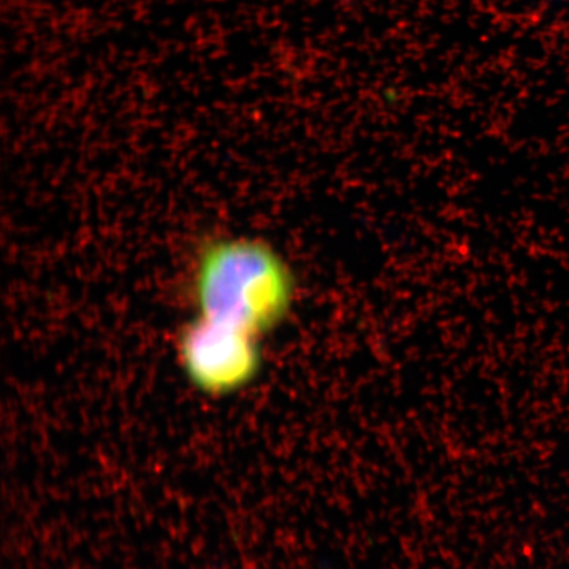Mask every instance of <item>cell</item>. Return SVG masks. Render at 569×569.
<instances>
[{
	"label": "cell",
	"mask_w": 569,
	"mask_h": 569,
	"mask_svg": "<svg viewBox=\"0 0 569 569\" xmlns=\"http://www.w3.org/2000/svg\"><path fill=\"white\" fill-rule=\"evenodd\" d=\"M190 293L198 317L260 338L288 315L295 280L272 247L248 238H220L198 252Z\"/></svg>",
	"instance_id": "1"
},
{
	"label": "cell",
	"mask_w": 569,
	"mask_h": 569,
	"mask_svg": "<svg viewBox=\"0 0 569 569\" xmlns=\"http://www.w3.org/2000/svg\"><path fill=\"white\" fill-rule=\"evenodd\" d=\"M259 337L196 316L182 327L178 353L191 382L211 395L244 387L260 367Z\"/></svg>",
	"instance_id": "2"
}]
</instances>
